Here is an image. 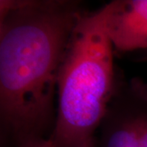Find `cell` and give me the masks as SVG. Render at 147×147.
<instances>
[{
  "mask_svg": "<svg viewBox=\"0 0 147 147\" xmlns=\"http://www.w3.org/2000/svg\"><path fill=\"white\" fill-rule=\"evenodd\" d=\"M0 3L1 121L19 147L54 129L60 69L85 11L68 0Z\"/></svg>",
  "mask_w": 147,
  "mask_h": 147,
  "instance_id": "6da1fadb",
  "label": "cell"
},
{
  "mask_svg": "<svg viewBox=\"0 0 147 147\" xmlns=\"http://www.w3.org/2000/svg\"><path fill=\"white\" fill-rule=\"evenodd\" d=\"M105 5L85 12L74 30L57 82L53 147H83L105 115L115 89L114 47L106 31Z\"/></svg>",
  "mask_w": 147,
  "mask_h": 147,
  "instance_id": "7a4b0ae2",
  "label": "cell"
},
{
  "mask_svg": "<svg viewBox=\"0 0 147 147\" xmlns=\"http://www.w3.org/2000/svg\"><path fill=\"white\" fill-rule=\"evenodd\" d=\"M100 128V147H147V82L116 84Z\"/></svg>",
  "mask_w": 147,
  "mask_h": 147,
  "instance_id": "3957f363",
  "label": "cell"
},
{
  "mask_svg": "<svg viewBox=\"0 0 147 147\" xmlns=\"http://www.w3.org/2000/svg\"><path fill=\"white\" fill-rule=\"evenodd\" d=\"M105 7L106 31L114 49H147V0H115Z\"/></svg>",
  "mask_w": 147,
  "mask_h": 147,
  "instance_id": "277c9868",
  "label": "cell"
},
{
  "mask_svg": "<svg viewBox=\"0 0 147 147\" xmlns=\"http://www.w3.org/2000/svg\"><path fill=\"white\" fill-rule=\"evenodd\" d=\"M19 147H53L50 138H34L23 143Z\"/></svg>",
  "mask_w": 147,
  "mask_h": 147,
  "instance_id": "5b68a950",
  "label": "cell"
},
{
  "mask_svg": "<svg viewBox=\"0 0 147 147\" xmlns=\"http://www.w3.org/2000/svg\"><path fill=\"white\" fill-rule=\"evenodd\" d=\"M83 147H92V144H90V143H87L85 144Z\"/></svg>",
  "mask_w": 147,
  "mask_h": 147,
  "instance_id": "8992f818",
  "label": "cell"
}]
</instances>
